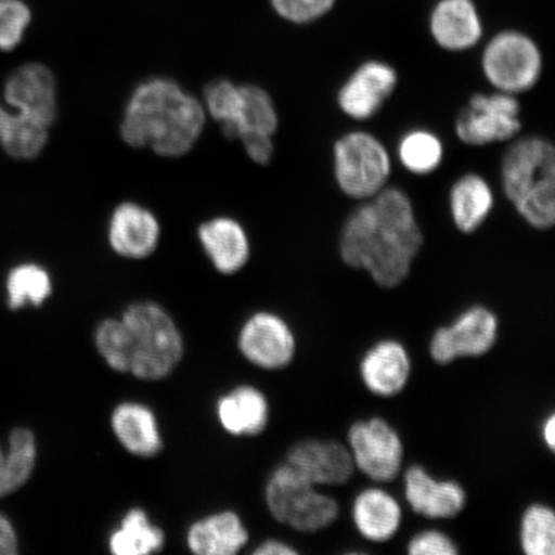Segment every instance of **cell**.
<instances>
[{"instance_id": "f35d334b", "label": "cell", "mask_w": 555, "mask_h": 555, "mask_svg": "<svg viewBox=\"0 0 555 555\" xmlns=\"http://www.w3.org/2000/svg\"><path fill=\"white\" fill-rule=\"evenodd\" d=\"M298 552L293 545L284 543L282 540L269 539L263 541L256 550L254 555H297Z\"/></svg>"}, {"instance_id": "44dd1931", "label": "cell", "mask_w": 555, "mask_h": 555, "mask_svg": "<svg viewBox=\"0 0 555 555\" xmlns=\"http://www.w3.org/2000/svg\"><path fill=\"white\" fill-rule=\"evenodd\" d=\"M449 212L462 234H474L485 225L495 208V193L481 173L464 172L451 184Z\"/></svg>"}, {"instance_id": "d4e9b609", "label": "cell", "mask_w": 555, "mask_h": 555, "mask_svg": "<svg viewBox=\"0 0 555 555\" xmlns=\"http://www.w3.org/2000/svg\"><path fill=\"white\" fill-rule=\"evenodd\" d=\"M280 128V115L268 90L255 85L240 86L237 113L224 135L231 141L246 134L274 137Z\"/></svg>"}, {"instance_id": "4316f807", "label": "cell", "mask_w": 555, "mask_h": 555, "mask_svg": "<svg viewBox=\"0 0 555 555\" xmlns=\"http://www.w3.org/2000/svg\"><path fill=\"white\" fill-rule=\"evenodd\" d=\"M50 127L0 106V144L12 157L33 159L46 149Z\"/></svg>"}, {"instance_id": "8d00e7d4", "label": "cell", "mask_w": 555, "mask_h": 555, "mask_svg": "<svg viewBox=\"0 0 555 555\" xmlns=\"http://www.w3.org/2000/svg\"><path fill=\"white\" fill-rule=\"evenodd\" d=\"M238 141H241L246 155L251 158V162L255 164L267 166L272 163L274 157V141L272 135L246 134L242 135Z\"/></svg>"}, {"instance_id": "83f0119b", "label": "cell", "mask_w": 555, "mask_h": 555, "mask_svg": "<svg viewBox=\"0 0 555 555\" xmlns=\"http://www.w3.org/2000/svg\"><path fill=\"white\" fill-rule=\"evenodd\" d=\"M164 546V531L141 508L130 509L108 539L109 551L115 555H150L162 552Z\"/></svg>"}, {"instance_id": "d6986e66", "label": "cell", "mask_w": 555, "mask_h": 555, "mask_svg": "<svg viewBox=\"0 0 555 555\" xmlns=\"http://www.w3.org/2000/svg\"><path fill=\"white\" fill-rule=\"evenodd\" d=\"M351 517L360 537L370 543L384 544L398 535L404 515L398 499L376 485L353 498Z\"/></svg>"}, {"instance_id": "9a60e30c", "label": "cell", "mask_w": 555, "mask_h": 555, "mask_svg": "<svg viewBox=\"0 0 555 555\" xmlns=\"http://www.w3.org/2000/svg\"><path fill=\"white\" fill-rule=\"evenodd\" d=\"M4 99L13 111L52 127L57 117V85L50 68L26 64L10 75Z\"/></svg>"}, {"instance_id": "836d02e7", "label": "cell", "mask_w": 555, "mask_h": 555, "mask_svg": "<svg viewBox=\"0 0 555 555\" xmlns=\"http://www.w3.org/2000/svg\"><path fill=\"white\" fill-rule=\"evenodd\" d=\"M30 23L31 12L23 0H0V51L15 50Z\"/></svg>"}, {"instance_id": "7402d4cb", "label": "cell", "mask_w": 555, "mask_h": 555, "mask_svg": "<svg viewBox=\"0 0 555 555\" xmlns=\"http://www.w3.org/2000/svg\"><path fill=\"white\" fill-rule=\"evenodd\" d=\"M111 426L117 441L131 455L154 457L162 453L164 441L156 415L141 402L127 401L117 405L111 415Z\"/></svg>"}, {"instance_id": "5bb4252c", "label": "cell", "mask_w": 555, "mask_h": 555, "mask_svg": "<svg viewBox=\"0 0 555 555\" xmlns=\"http://www.w3.org/2000/svg\"><path fill=\"white\" fill-rule=\"evenodd\" d=\"M404 496L411 509L431 520L453 519L466 508V489L454 480H437L429 472L414 464L404 470Z\"/></svg>"}, {"instance_id": "484cf974", "label": "cell", "mask_w": 555, "mask_h": 555, "mask_svg": "<svg viewBox=\"0 0 555 555\" xmlns=\"http://www.w3.org/2000/svg\"><path fill=\"white\" fill-rule=\"evenodd\" d=\"M37 461L38 443L31 429H13L0 462V499L15 494L29 482Z\"/></svg>"}, {"instance_id": "4fadbf2b", "label": "cell", "mask_w": 555, "mask_h": 555, "mask_svg": "<svg viewBox=\"0 0 555 555\" xmlns=\"http://www.w3.org/2000/svg\"><path fill=\"white\" fill-rule=\"evenodd\" d=\"M284 463L318 488L346 485L357 472L349 448L337 440L298 441L288 450Z\"/></svg>"}, {"instance_id": "52a82bcc", "label": "cell", "mask_w": 555, "mask_h": 555, "mask_svg": "<svg viewBox=\"0 0 555 555\" xmlns=\"http://www.w3.org/2000/svg\"><path fill=\"white\" fill-rule=\"evenodd\" d=\"M480 67L492 90L518 96L539 85L544 74V55L529 34L506 29L485 44Z\"/></svg>"}, {"instance_id": "8992f818", "label": "cell", "mask_w": 555, "mask_h": 555, "mask_svg": "<svg viewBox=\"0 0 555 555\" xmlns=\"http://www.w3.org/2000/svg\"><path fill=\"white\" fill-rule=\"evenodd\" d=\"M266 502L270 515L297 532L330 529L339 517V504L314 483L283 463L269 476Z\"/></svg>"}, {"instance_id": "5b68a950", "label": "cell", "mask_w": 555, "mask_h": 555, "mask_svg": "<svg viewBox=\"0 0 555 555\" xmlns=\"http://www.w3.org/2000/svg\"><path fill=\"white\" fill-rule=\"evenodd\" d=\"M333 178L344 196L363 203L388 186L392 176L390 151L363 129L346 131L332 149Z\"/></svg>"}, {"instance_id": "2e32d148", "label": "cell", "mask_w": 555, "mask_h": 555, "mask_svg": "<svg viewBox=\"0 0 555 555\" xmlns=\"http://www.w3.org/2000/svg\"><path fill=\"white\" fill-rule=\"evenodd\" d=\"M428 31L440 50L463 53L481 43L485 27L474 0H437L429 12Z\"/></svg>"}, {"instance_id": "7c38bea8", "label": "cell", "mask_w": 555, "mask_h": 555, "mask_svg": "<svg viewBox=\"0 0 555 555\" xmlns=\"http://www.w3.org/2000/svg\"><path fill=\"white\" fill-rule=\"evenodd\" d=\"M238 349L247 362L263 371H281L294 362L296 336L281 315L259 311L249 317L238 336Z\"/></svg>"}, {"instance_id": "6da1fadb", "label": "cell", "mask_w": 555, "mask_h": 555, "mask_svg": "<svg viewBox=\"0 0 555 555\" xmlns=\"http://www.w3.org/2000/svg\"><path fill=\"white\" fill-rule=\"evenodd\" d=\"M425 243L411 197L399 186L386 189L353 208L338 237L345 266L362 270L380 288H397L411 275Z\"/></svg>"}, {"instance_id": "30bf717a", "label": "cell", "mask_w": 555, "mask_h": 555, "mask_svg": "<svg viewBox=\"0 0 555 555\" xmlns=\"http://www.w3.org/2000/svg\"><path fill=\"white\" fill-rule=\"evenodd\" d=\"M499 337V318L483 305H472L453 323L437 328L429 341V357L441 366L457 359L482 358L494 349Z\"/></svg>"}, {"instance_id": "7a4b0ae2", "label": "cell", "mask_w": 555, "mask_h": 555, "mask_svg": "<svg viewBox=\"0 0 555 555\" xmlns=\"http://www.w3.org/2000/svg\"><path fill=\"white\" fill-rule=\"evenodd\" d=\"M204 103L176 80L151 78L131 93L120 124L122 141L165 158L189 155L204 133Z\"/></svg>"}, {"instance_id": "60d3db41", "label": "cell", "mask_w": 555, "mask_h": 555, "mask_svg": "<svg viewBox=\"0 0 555 555\" xmlns=\"http://www.w3.org/2000/svg\"><path fill=\"white\" fill-rule=\"evenodd\" d=\"M3 453H4V447L2 446V442H0V462H2Z\"/></svg>"}, {"instance_id": "74e56055", "label": "cell", "mask_w": 555, "mask_h": 555, "mask_svg": "<svg viewBox=\"0 0 555 555\" xmlns=\"http://www.w3.org/2000/svg\"><path fill=\"white\" fill-rule=\"evenodd\" d=\"M20 541L15 526L0 513V555L18 554Z\"/></svg>"}, {"instance_id": "ab89813d", "label": "cell", "mask_w": 555, "mask_h": 555, "mask_svg": "<svg viewBox=\"0 0 555 555\" xmlns=\"http://www.w3.org/2000/svg\"><path fill=\"white\" fill-rule=\"evenodd\" d=\"M541 439H543L545 446L551 451L555 449V415L551 413L543 421L540 429Z\"/></svg>"}, {"instance_id": "f546056e", "label": "cell", "mask_w": 555, "mask_h": 555, "mask_svg": "<svg viewBox=\"0 0 555 555\" xmlns=\"http://www.w3.org/2000/svg\"><path fill=\"white\" fill-rule=\"evenodd\" d=\"M52 293L51 274L38 263H20L7 275V305L11 310L24 309L27 305H33L34 308L43 307Z\"/></svg>"}, {"instance_id": "603a6c76", "label": "cell", "mask_w": 555, "mask_h": 555, "mask_svg": "<svg viewBox=\"0 0 555 555\" xmlns=\"http://www.w3.org/2000/svg\"><path fill=\"white\" fill-rule=\"evenodd\" d=\"M248 543V531L237 513H214L194 522L186 533V545L197 555H234Z\"/></svg>"}, {"instance_id": "ba28073f", "label": "cell", "mask_w": 555, "mask_h": 555, "mask_svg": "<svg viewBox=\"0 0 555 555\" xmlns=\"http://www.w3.org/2000/svg\"><path fill=\"white\" fill-rule=\"evenodd\" d=\"M520 101L517 95L491 90L477 92L456 115L455 135L469 147L512 142L522 131Z\"/></svg>"}, {"instance_id": "cb8c5ba5", "label": "cell", "mask_w": 555, "mask_h": 555, "mask_svg": "<svg viewBox=\"0 0 555 555\" xmlns=\"http://www.w3.org/2000/svg\"><path fill=\"white\" fill-rule=\"evenodd\" d=\"M218 418L228 434L237 437L258 436L269 425V401L259 388L240 386L219 400Z\"/></svg>"}, {"instance_id": "d6a6232c", "label": "cell", "mask_w": 555, "mask_h": 555, "mask_svg": "<svg viewBox=\"0 0 555 555\" xmlns=\"http://www.w3.org/2000/svg\"><path fill=\"white\" fill-rule=\"evenodd\" d=\"M240 101V86L221 79L210 82L205 89L204 107L206 115L220 124L221 131L232 127Z\"/></svg>"}, {"instance_id": "d590c367", "label": "cell", "mask_w": 555, "mask_h": 555, "mask_svg": "<svg viewBox=\"0 0 555 555\" xmlns=\"http://www.w3.org/2000/svg\"><path fill=\"white\" fill-rule=\"evenodd\" d=\"M409 555H456L460 547L448 533L429 529L415 533L406 545Z\"/></svg>"}, {"instance_id": "277c9868", "label": "cell", "mask_w": 555, "mask_h": 555, "mask_svg": "<svg viewBox=\"0 0 555 555\" xmlns=\"http://www.w3.org/2000/svg\"><path fill=\"white\" fill-rule=\"evenodd\" d=\"M130 345L129 373L143 380L164 379L182 362V333L169 312L156 302H135L122 317Z\"/></svg>"}, {"instance_id": "1f68e13d", "label": "cell", "mask_w": 555, "mask_h": 555, "mask_svg": "<svg viewBox=\"0 0 555 555\" xmlns=\"http://www.w3.org/2000/svg\"><path fill=\"white\" fill-rule=\"evenodd\" d=\"M94 344L100 356L111 370L119 373H129V335L121 318H108L106 321L101 322L94 332Z\"/></svg>"}, {"instance_id": "9c48e42d", "label": "cell", "mask_w": 555, "mask_h": 555, "mask_svg": "<svg viewBox=\"0 0 555 555\" xmlns=\"http://www.w3.org/2000/svg\"><path fill=\"white\" fill-rule=\"evenodd\" d=\"M353 466L374 483L398 480L404 467L405 448L398 429L380 416L353 422L347 433Z\"/></svg>"}, {"instance_id": "3957f363", "label": "cell", "mask_w": 555, "mask_h": 555, "mask_svg": "<svg viewBox=\"0 0 555 555\" xmlns=\"http://www.w3.org/2000/svg\"><path fill=\"white\" fill-rule=\"evenodd\" d=\"M501 183L518 217L535 231L555 223V147L541 135L513 139L501 163Z\"/></svg>"}, {"instance_id": "ac0fdd59", "label": "cell", "mask_w": 555, "mask_h": 555, "mask_svg": "<svg viewBox=\"0 0 555 555\" xmlns=\"http://www.w3.org/2000/svg\"><path fill=\"white\" fill-rule=\"evenodd\" d=\"M107 238L111 248L121 258L143 260L156 251L162 225L147 207L122 203L111 214Z\"/></svg>"}, {"instance_id": "4dcf8cb0", "label": "cell", "mask_w": 555, "mask_h": 555, "mask_svg": "<svg viewBox=\"0 0 555 555\" xmlns=\"http://www.w3.org/2000/svg\"><path fill=\"white\" fill-rule=\"evenodd\" d=\"M519 546L526 555L555 554V513L550 505L527 506L519 520Z\"/></svg>"}, {"instance_id": "ffe728a7", "label": "cell", "mask_w": 555, "mask_h": 555, "mask_svg": "<svg viewBox=\"0 0 555 555\" xmlns=\"http://www.w3.org/2000/svg\"><path fill=\"white\" fill-rule=\"evenodd\" d=\"M198 240L215 269L224 275L241 272L251 256V243L238 220L218 217L198 228Z\"/></svg>"}, {"instance_id": "e575fe53", "label": "cell", "mask_w": 555, "mask_h": 555, "mask_svg": "<svg viewBox=\"0 0 555 555\" xmlns=\"http://www.w3.org/2000/svg\"><path fill=\"white\" fill-rule=\"evenodd\" d=\"M278 16L295 25H309L325 17L337 0H270Z\"/></svg>"}, {"instance_id": "8fae6325", "label": "cell", "mask_w": 555, "mask_h": 555, "mask_svg": "<svg viewBox=\"0 0 555 555\" xmlns=\"http://www.w3.org/2000/svg\"><path fill=\"white\" fill-rule=\"evenodd\" d=\"M398 86L397 68L386 61L367 60L353 69L339 87L337 107L350 120H371L385 107Z\"/></svg>"}, {"instance_id": "f1b7e54d", "label": "cell", "mask_w": 555, "mask_h": 555, "mask_svg": "<svg viewBox=\"0 0 555 555\" xmlns=\"http://www.w3.org/2000/svg\"><path fill=\"white\" fill-rule=\"evenodd\" d=\"M399 164L415 177H428L441 168L446 144L435 131L415 128L402 134L397 144Z\"/></svg>"}, {"instance_id": "e0dca14e", "label": "cell", "mask_w": 555, "mask_h": 555, "mask_svg": "<svg viewBox=\"0 0 555 555\" xmlns=\"http://www.w3.org/2000/svg\"><path fill=\"white\" fill-rule=\"evenodd\" d=\"M412 359L404 344L395 338L379 339L360 360V378L367 391L390 399L405 390L412 376Z\"/></svg>"}]
</instances>
